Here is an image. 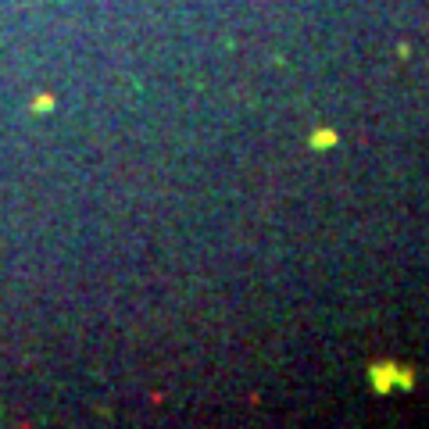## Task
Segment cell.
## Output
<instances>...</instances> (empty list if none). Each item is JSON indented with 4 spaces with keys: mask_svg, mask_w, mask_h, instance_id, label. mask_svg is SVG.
I'll use <instances>...</instances> for the list:
<instances>
[{
    "mask_svg": "<svg viewBox=\"0 0 429 429\" xmlns=\"http://www.w3.org/2000/svg\"><path fill=\"white\" fill-rule=\"evenodd\" d=\"M326 143H329V147L336 143V136H333V132H315V136H311V147H326Z\"/></svg>",
    "mask_w": 429,
    "mask_h": 429,
    "instance_id": "1",
    "label": "cell"
}]
</instances>
